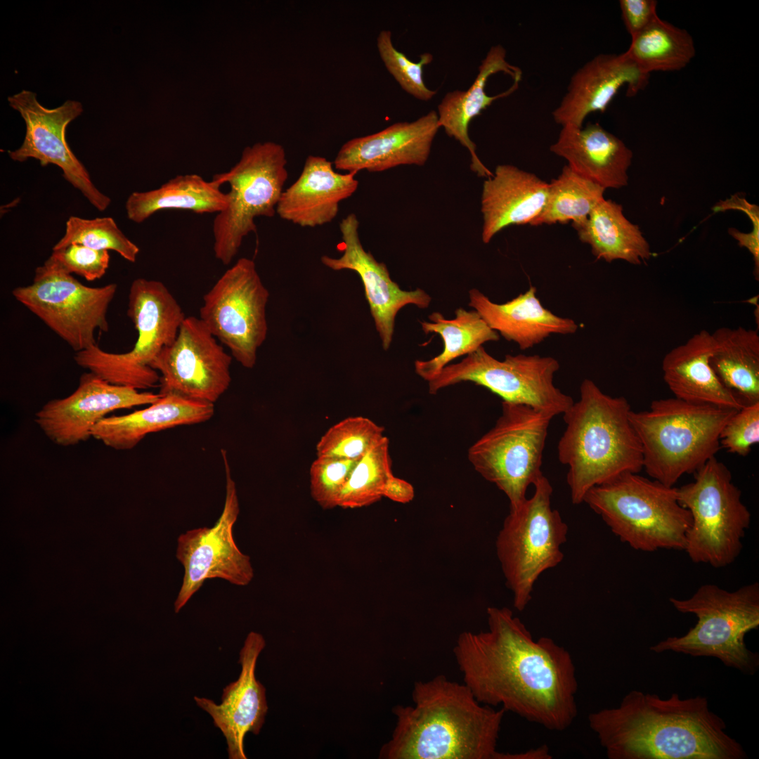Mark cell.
<instances>
[{"label":"cell","mask_w":759,"mask_h":759,"mask_svg":"<svg viewBox=\"0 0 759 759\" xmlns=\"http://www.w3.org/2000/svg\"><path fill=\"white\" fill-rule=\"evenodd\" d=\"M486 612L488 630L461 632L453 649L463 682L484 705L551 731L568 729L578 714L569 651L550 637L534 640L509 608Z\"/></svg>","instance_id":"6da1fadb"},{"label":"cell","mask_w":759,"mask_h":759,"mask_svg":"<svg viewBox=\"0 0 759 759\" xmlns=\"http://www.w3.org/2000/svg\"><path fill=\"white\" fill-rule=\"evenodd\" d=\"M609 759H744L742 746L706 697L663 699L632 690L614 708L588 715Z\"/></svg>","instance_id":"7a4b0ae2"},{"label":"cell","mask_w":759,"mask_h":759,"mask_svg":"<svg viewBox=\"0 0 759 759\" xmlns=\"http://www.w3.org/2000/svg\"><path fill=\"white\" fill-rule=\"evenodd\" d=\"M412 705H397L382 759H505L497 750L505 711L484 705L463 682L444 675L416 681Z\"/></svg>","instance_id":"3957f363"},{"label":"cell","mask_w":759,"mask_h":759,"mask_svg":"<svg viewBox=\"0 0 759 759\" xmlns=\"http://www.w3.org/2000/svg\"><path fill=\"white\" fill-rule=\"evenodd\" d=\"M628 400L604 393L591 379L580 387V398L563 414L566 429L557 453L568 467L573 504L583 502L592 487L624 472L643 469L642 447L630 423Z\"/></svg>","instance_id":"277c9868"},{"label":"cell","mask_w":759,"mask_h":759,"mask_svg":"<svg viewBox=\"0 0 759 759\" xmlns=\"http://www.w3.org/2000/svg\"><path fill=\"white\" fill-rule=\"evenodd\" d=\"M737 411L675 396L654 400L647 410H631L643 469L651 479L674 486L682 475L694 473L715 457L720 432Z\"/></svg>","instance_id":"5b68a950"},{"label":"cell","mask_w":759,"mask_h":759,"mask_svg":"<svg viewBox=\"0 0 759 759\" xmlns=\"http://www.w3.org/2000/svg\"><path fill=\"white\" fill-rule=\"evenodd\" d=\"M635 550H684L692 523L677 488L624 472L590 488L583 502Z\"/></svg>","instance_id":"8992f818"},{"label":"cell","mask_w":759,"mask_h":759,"mask_svg":"<svg viewBox=\"0 0 759 759\" xmlns=\"http://www.w3.org/2000/svg\"><path fill=\"white\" fill-rule=\"evenodd\" d=\"M669 601L677 611L695 615L696 623L684 635L668 637L651 646L650 651L714 657L744 674L757 671L758 655L747 648L745 637L759 626L758 582L734 591L706 584L689 598Z\"/></svg>","instance_id":"52a82bcc"},{"label":"cell","mask_w":759,"mask_h":759,"mask_svg":"<svg viewBox=\"0 0 759 759\" xmlns=\"http://www.w3.org/2000/svg\"><path fill=\"white\" fill-rule=\"evenodd\" d=\"M127 316L138 333L131 350L109 353L96 344L76 352L74 360L111 384L136 389L154 387L160 375L150 364L175 339L185 314L162 282L136 278L129 289Z\"/></svg>","instance_id":"ba28073f"},{"label":"cell","mask_w":759,"mask_h":759,"mask_svg":"<svg viewBox=\"0 0 759 759\" xmlns=\"http://www.w3.org/2000/svg\"><path fill=\"white\" fill-rule=\"evenodd\" d=\"M533 494L510 509L496 540L495 550L511 591L514 607L524 611L532 598L536 582L564 559L568 526L551 505L552 486L543 475L533 485Z\"/></svg>","instance_id":"9c48e42d"},{"label":"cell","mask_w":759,"mask_h":759,"mask_svg":"<svg viewBox=\"0 0 759 759\" xmlns=\"http://www.w3.org/2000/svg\"><path fill=\"white\" fill-rule=\"evenodd\" d=\"M677 491L680 503L692 519L684 550L690 559L715 568L734 562L751 515L727 466L711 458L694 472V480Z\"/></svg>","instance_id":"30bf717a"},{"label":"cell","mask_w":759,"mask_h":759,"mask_svg":"<svg viewBox=\"0 0 759 759\" xmlns=\"http://www.w3.org/2000/svg\"><path fill=\"white\" fill-rule=\"evenodd\" d=\"M284 148L274 142L245 148L229 171L215 174L219 185L228 183L226 207L216 214L212 226L215 257L228 265L245 237L257 232L254 219L273 217L288 177Z\"/></svg>","instance_id":"8fae6325"},{"label":"cell","mask_w":759,"mask_h":759,"mask_svg":"<svg viewBox=\"0 0 759 759\" xmlns=\"http://www.w3.org/2000/svg\"><path fill=\"white\" fill-rule=\"evenodd\" d=\"M554 417L526 405L502 401L495 425L468 449L469 462L504 493L510 509L523 503L528 486L543 475V451Z\"/></svg>","instance_id":"7c38bea8"},{"label":"cell","mask_w":759,"mask_h":759,"mask_svg":"<svg viewBox=\"0 0 759 759\" xmlns=\"http://www.w3.org/2000/svg\"><path fill=\"white\" fill-rule=\"evenodd\" d=\"M559 367L554 358L539 355L507 354L499 361L481 346L461 361L446 366L428 382L429 393L436 394L448 386L471 382L497 394L502 401L526 405L556 416L563 415L573 403L554 384Z\"/></svg>","instance_id":"4fadbf2b"},{"label":"cell","mask_w":759,"mask_h":759,"mask_svg":"<svg viewBox=\"0 0 759 759\" xmlns=\"http://www.w3.org/2000/svg\"><path fill=\"white\" fill-rule=\"evenodd\" d=\"M117 290L115 283L89 287L42 265L30 285L15 288L12 294L77 352L97 344L96 331L109 330L107 312Z\"/></svg>","instance_id":"5bb4252c"},{"label":"cell","mask_w":759,"mask_h":759,"mask_svg":"<svg viewBox=\"0 0 759 759\" xmlns=\"http://www.w3.org/2000/svg\"><path fill=\"white\" fill-rule=\"evenodd\" d=\"M269 292L252 259L242 257L203 296L200 319L243 367L252 368L266 339Z\"/></svg>","instance_id":"9a60e30c"},{"label":"cell","mask_w":759,"mask_h":759,"mask_svg":"<svg viewBox=\"0 0 759 759\" xmlns=\"http://www.w3.org/2000/svg\"><path fill=\"white\" fill-rule=\"evenodd\" d=\"M221 453L226 472V498L220 517L212 527L188 530L177 539L176 557L184 574L174 602L175 613L181 611L207 579L221 578L237 586H246L254 577L250 557L240 550L233 538L240 505L226 451L221 449Z\"/></svg>","instance_id":"2e32d148"},{"label":"cell","mask_w":759,"mask_h":759,"mask_svg":"<svg viewBox=\"0 0 759 759\" xmlns=\"http://www.w3.org/2000/svg\"><path fill=\"white\" fill-rule=\"evenodd\" d=\"M231 361L232 356L200 318L190 316L150 367L160 373L161 396L174 394L214 404L229 388Z\"/></svg>","instance_id":"e0dca14e"},{"label":"cell","mask_w":759,"mask_h":759,"mask_svg":"<svg viewBox=\"0 0 759 759\" xmlns=\"http://www.w3.org/2000/svg\"><path fill=\"white\" fill-rule=\"evenodd\" d=\"M8 102L13 109L19 112L26 126L21 146L8 151L10 158L20 162L34 158L42 167L56 165L61 169L64 179L93 207L100 212L105 210L110 205V198L94 186L88 171L72 153L65 138L67 125L83 112L82 104L67 100L61 105L48 109L39 103L36 93L28 90L8 97Z\"/></svg>","instance_id":"ac0fdd59"},{"label":"cell","mask_w":759,"mask_h":759,"mask_svg":"<svg viewBox=\"0 0 759 759\" xmlns=\"http://www.w3.org/2000/svg\"><path fill=\"white\" fill-rule=\"evenodd\" d=\"M160 397L159 393L111 384L88 372L80 376L70 395L45 403L36 413L34 422L52 442L70 446L92 437L93 427L110 413L150 405Z\"/></svg>","instance_id":"d6986e66"},{"label":"cell","mask_w":759,"mask_h":759,"mask_svg":"<svg viewBox=\"0 0 759 759\" xmlns=\"http://www.w3.org/2000/svg\"><path fill=\"white\" fill-rule=\"evenodd\" d=\"M358 228L359 221L355 214L345 216L339 223L343 254L338 258L325 255L320 260L332 270H351L358 274L382 348L388 350L392 342L398 312L409 304L425 309L429 307L432 298L420 288L411 291L401 289L391 280L387 266L377 261L370 252L364 249Z\"/></svg>","instance_id":"ffe728a7"},{"label":"cell","mask_w":759,"mask_h":759,"mask_svg":"<svg viewBox=\"0 0 759 759\" xmlns=\"http://www.w3.org/2000/svg\"><path fill=\"white\" fill-rule=\"evenodd\" d=\"M266 642L259 632H250L240 651L241 672L235 682L223 689L221 703L194 696L197 705L212 717L224 736L229 759H247L244 739L248 732L259 734L268 711L266 689L256 678L257 659Z\"/></svg>","instance_id":"44dd1931"},{"label":"cell","mask_w":759,"mask_h":759,"mask_svg":"<svg viewBox=\"0 0 759 759\" xmlns=\"http://www.w3.org/2000/svg\"><path fill=\"white\" fill-rule=\"evenodd\" d=\"M521 70L506 60L501 45L492 46L479 67L478 74L467 91L448 92L438 105V123L448 136L454 138L469 151L470 168L477 176L493 175L476 153V145L470 139L468 128L473 118L500 98L515 91L521 79Z\"/></svg>","instance_id":"7402d4cb"},{"label":"cell","mask_w":759,"mask_h":759,"mask_svg":"<svg viewBox=\"0 0 759 759\" xmlns=\"http://www.w3.org/2000/svg\"><path fill=\"white\" fill-rule=\"evenodd\" d=\"M440 126L435 110L417 119L393 124L377 133L342 145L333 162L337 170L383 171L400 165L423 166Z\"/></svg>","instance_id":"603a6c76"},{"label":"cell","mask_w":759,"mask_h":759,"mask_svg":"<svg viewBox=\"0 0 759 759\" xmlns=\"http://www.w3.org/2000/svg\"><path fill=\"white\" fill-rule=\"evenodd\" d=\"M626 52L599 54L580 67L571 77L566 92L552 116L562 126L582 127L586 117L604 112L619 89L627 86V94L635 95L648 83Z\"/></svg>","instance_id":"cb8c5ba5"},{"label":"cell","mask_w":759,"mask_h":759,"mask_svg":"<svg viewBox=\"0 0 759 759\" xmlns=\"http://www.w3.org/2000/svg\"><path fill=\"white\" fill-rule=\"evenodd\" d=\"M356 174L339 173L325 157L309 155L298 179L283 190L276 213L301 227L330 223L337 215L339 203L356 191Z\"/></svg>","instance_id":"d4e9b609"},{"label":"cell","mask_w":759,"mask_h":759,"mask_svg":"<svg viewBox=\"0 0 759 759\" xmlns=\"http://www.w3.org/2000/svg\"><path fill=\"white\" fill-rule=\"evenodd\" d=\"M548 190L549 183L533 173L510 164L497 166L483 184L482 241L488 243L512 225H531L545 207Z\"/></svg>","instance_id":"484cf974"},{"label":"cell","mask_w":759,"mask_h":759,"mask_svg":"<svg viewBox=\"0 0 759 759\" xmlns=\"http://www.w3.org/2000/svg\"><path fill=\"white\" fill-rule=\"evenodd\" d=\"M550 150L564 158L572 170L605 189L628 184L632 153L597 123L585 128L563 126Z\"/></svg>","instance_id":"4316f807"},{"label":"cell","mask_w":759,"mask_h":759,"mask_svg":"<svg viewBox=\"0 0 759 759\" xmlns=\"http://www.w3.org/2000/svg\"><path fill=\"white\" fill-rule=\"evenodd\" d=\"M531 285L527 291L503 304L494 303L479 290L469 292V306L476 310L488 325L506 340L526 350L552 334L575 333L577 323L558 316L545 308Z\"/></svg>","instance_id":"83f0119b"},{"label":"cell","mask_w":759,"mask_h":759,"mask_svg":"<svg viewBox=\"0 0 759 759\" xmlns=\"http://www.w3.org/2000/svg\"><path fill=\"white\" fill-rule=\"evenodd\" d=\"M712 334L701 330L668 351L662 361L663 379L674 396L696 403L739 410L744 404L721 383L710 358Z\"/></svg>","instance_id":"f1b7e54d"},{"label":"cell","mask_w":759,"mask_h":759,"mask_svg":"<svg viewBox=\"0 0 759 759\" xmlns=\"http://www.w3.org/2000/svg\"><path fill=\"white\" fill-rule=\"evenodd\" d=\"M214 414L212 403L167 394L144 409L103 418L91 434L92 437L110 448L130 450L150 433L205 422Z\"/></svg>","instance_id":"f546056e"},{"label":"cell","mask_w":759,"mask_h":759,"mask_svg":"<svg viewBox=\"0 0 759 759\" xmlns=\"http://www.w3.org/2000/svg\"><path fill=\"white\" fill-rule=\"evenodd\" d=\"M711 365L721 383L745 405L759 402V335L741 326L711 333Z\"/></svg>","instance_id":"4dcf8cb0"},{"label":"cell","mask_w":759,"mask_h":759,"mask_svg":"<svg viewBox=\"0 0 759 759\" xmlns=\"http://www.w3.org/2000/svg\"><path fill=\"white\" fill-rule=\"evenodd\" d=\"M574 228L597 259L609 263L620 259L638 265L652 255L639 227L625 218L621 205L611 200L602 201L586 221Z\"/></svg>","instance_id":"1f68e13d"},{"label":"cell","mask_w":759,"mask_h":759,"mask_svg":"<svg viewBox=\"0 0 759 759\" xmlns=\"http://www.w3.org/2000/svg\"><path fill=\"white\" fill-rule=\"evenodd\" d=\"M220 188L217 182L207 181L197 174L179 175L158 188L132 193L125 203L126 216L141 223L166 209L217 214L226 207L228 199Z\"/></svg>","instance_id":"d6a6232c"},{"label":"cell","mask_w":759,"mask_h":759,"mask_svg":"<svg viewBox=\"0 0 759 759\" xmlns=\"http://www.w3.org/2000/svg\"><path fill=\"white\" fill-rule=\"evenodd\" d=\"M453 319H446L440 312L429 316V321H420L425 334H439L443 343V351L427 361L416 360V374L427 382L455 358L476 351L488 342L498 341L499 334L491 329L476 310L458 308Z\"/></svg>","instance_id":"836d02e7"},{"label":"cell","mask_w":759,"mask_h":759,"mask_svg":"<svg viewBox=\"0 0 759 759\" xmlns=\"http://www.w3.org/2000/svg\"><path fill=\"white\" fill-rule=\"evenodd\" d=\"M625 52L639 70L649 76L655 71L684 68L694 57L696 48L687 31L657 17L631 37Z\"/></svg>","instance_id":"e575fe53"},{"label":"cell","mask_w":759,"mask_h":759,"mask_svg":"<svg viewBox=\"0 0 759 759\" xmlns=\"http://www.w3.org/2000/svg\"><path fill=\"white\" fill-rule=\"evenodd\" d=\"M605 190L565 165L559 176L549 183L545 207L531 226L571 221L576 228L584 223L594 208L604 200Z\"/></svg>","instance_id":"d590c367"},{"label":"cell","mask_w":759,"mask_h":759,"mask_svg":"<svg viewBox=\"0 0 759 759\" xmlns=\"http://www.w3.org/2000/svg\"><path fill=\"white\" fill-rule=\"evenodd\" d=\"M389 447V439L384 436L357 462L342 491L338 507H367L383 497L384 486L393 474Z\"/></svg>","instance_id":"8d00e7d4"},{"label":"cell","mask_w":759,"mask_h":759,"mask_svg":"<svg viewBox=\"0 0 759 759\" xmlns=\"http://www.w3.org/2000/svg\"><path fill=\"white\" fill-rule=\"evenodd\" d=\"M70 244H79L97 250H113L131 263L136 261L140 252L139 247L124 234L111 217L86 219L70 216L66 221L64 235L53 249Z\"/></svg>","instance_id":"74e56055"},{"label":"cell","mask_w":759,"mask_h":759,"mask_svg":"<svg viewBox=\"0 0 759 759\" xmlns=\"http://www.w3.org/2000/svg\"><path fill=\"white\" fill-rule=\"evenodd\" d=\"M384 429L371 420L349 417L330 427L316 445L317 456L359 460L384 436Z\"/></svg>","instance_id":"f35d334b"},{"label":"cell","mask_w":759,"mask_h":759,"mask_svg":"<svg viewBox=\"0 0 759 759\" xmlns=\"http://www.w3.org/2000/svg\"><path fill=\"white\" fill-rule=\"evenodd\" d=\"M377 46L387 71L406 93L422 101H428L436 94V91L427 87L423 79V67L433 60L431 53L421 54L418 63L411 61L394 47L389 30L380 31Z\"/></svg>","instance_id":"ab89813d"},{"label":"cell","mask_w":759,"mask_h":759,"mask_svg":"<svg viewBox=\"0 0 759 759\" xmlns=\"http://www.w3.org/2000/svg\"><path fill=\"white\" fill-rule=\"evenodd\" d=\"M358 460L318 456L311 464L310 491L324 510L338 507L340 494Z\"/></svg>","instance_id":"60d3db41"},{"label":"cell","mask_w":759,"mask_h":759,"mask_svg":"<svg viewBox=\"0 0 759 759\" xmlns=\"http://www.w3.org/2000/svg\"><path fill=\"white\" fill-rule=\"evenodd\" d=\"M108 250H97L79 244L53 249L44 265L67 274L76 273L88 281L102 278L109 266Z\"/></svg>","instance_id":"b9f144b4"},{"label":"cell","mask_w":759,"mask_h":759,"mask_svg":"<svg viewBox=\"0 0 759 759\" xmlns=\"http://www.w3.org/2000/svg\"><path fill=\"white\" fill-rule=\"evenodd\" d=\"M759 441V402L745 405L727 422L720 435V447L746 456Z\"/></svg>","instance_id":"7bdbcfd3"},{"label":"cell","mask_w":759,"mask_h":759,"mask_svg":"<svg viewBox=\"0 0 759 759\" xmlns=\"http://www.w3.org/2000/svg\"><path fill=\"white\" fill-rule=\"evenodd\" d=\"M619 6L625 27L631 37L659 17L657 1L654 0H621Z\"/></svg>","instance_id":"ee69618b"},{"label":"cell","mask_w":759,"mask_h":759,"mask_svg":"<svg viewBox=\"0 0 759 759\" xmlns=\"http://www.w3.org/2000/svg\"><path fill=\"white\" fill-rule=\"evenodd\" d=\"M382 496L394 502L406 504L413 499L415 490L410 483L392 474L384 486Z\"/></svg>","instance_id":"f6af8a7d"},{"label":"cell","mask_w":759,"mask_h":759,"mask_svg":"<svg viewBox=\"0 0 759 759\" xmlns=\"http://www.w3.org/2000/svg\"><path fill=\"white\" fill-rule=\"evenodd\" d=\"M729 233L734 238L739 242L740 247H744L748 249L750 253L752 254L754 261V271L753 273L755 278L758 280L759 278V233L753 232L749 233H743L739 232L735 228H729L728 230Z\"/></svg>","instance_id":"bcb514c9"}]
</instances>
